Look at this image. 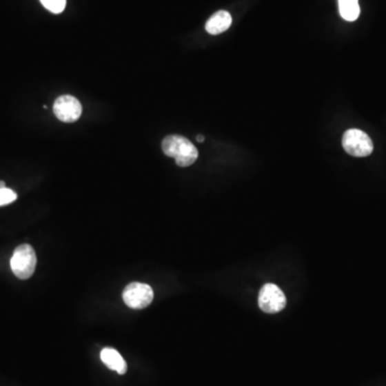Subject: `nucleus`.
<instances>
[{
    "label": "nucleus",
    "instance_id": "nucleus-1",
    "mask_svg": "<svg viewBox=\"0 0 386 386\" xmlns=\"http://www.w3.org/2000/svg\"><path fill=\"white\" fill-rule=\"evenodd\" d=\"M161 146L164 154L174 158L181 167H190L199 157L196 146L181 135H169L162 141Z\"/></svg>",
    "mask_w": 386,
    "mask_h": 386
},
{
    "label": "nucleus",
    "instance_id": "nucleus-6",
    "mask_svg": "<svg viewBox=\"0 0 386 386\" xmlns=\"http://www.w3.org/2000/svg\"><path fill=\"white\" fill-rule=\"evenodd\" d=\"M53 111L59 121L63 123H74L82 115V105L75 96L63 94L56 99Z\"/></svg>",
    "mask_w": 386,
    "mask_h": 386
},
{
    "label": "nucleus",
    "instance_id": "nucleus-3",
    "mask_svg": "<svg viewBox=\"0 0 386 386\" xmlns=\"http://www.w3.org/2000/svg\"><path fill=\"white\" fill-rule=\"evenodd\" d=\"M343 146L353 157H367L374 152V143L369 135L358 129L345 131L343 136Z\"/></svg>",
    "mask_w": 386,
    "mask_h": 386
},
{
    "label": "nucleus",
    "instance_id": "nucleus-10",
    "mask_svg": "<svg viewBox=\"0 0 386 386\" xmlns=\"http://www.w3.org/2000/svg\"><path fill=\"white\" fill-rule=\"evenodd\" d=\"M40 1L44 8L55 14L63 12L65 8V0H40Z\"/></svg>",
    "mask_w": 386,
    "mask_h": 386
},
{
    "label": "nucleus",
    "instance_id": "nucleus-4",
    "mask_svg": "<svg viewBox=\"0 0 386 386\" xmlns=\"http://www.w3.org/2000/svg\"><path fill=\"white\" fill-rule=\"evenodd\" d=\"M287 298L278 285L266 283L258 294V306L266 314H277L285 309Z\"/></svg>",
    "mask_w": 386,
    "mask_h": 386
},
{
    "label": "nucleus",
    "instance_id": "nucleus-2",
    "mask_svg": "<svg viewBox=\"0 0 386 386\" xmlns=\"http://www.w3.org/2000/svg\"><path fill=\"white\" fill-rule=\"evenodd\" d=\"M11 270L19 279L25 280L34 275L37 265L34 249L30 245H21L15 249L11 258Z\"/></svg>",
    "mask_w": 386,
    "mask_h": 386
},
{
    "label": "nucleus",
    "instance_id": "nucleus-7",
    "mask_svg": "<svg viewBox=\"0 0 386 386\" xmlns=\"http://www.w3.org/2000/svg\"><path fill=\"white\" fill-rule=\"evenodd\" d=\"M232 25V17L227 11H218L208 19L205 25L206 32L210 34H219L227 32Z\"/></svg>",
    "mask_w": 386,
    "mask_h": 386
},
{
    "label": "nucleus",
    "instance_id": "nucleus-8",
    "mask_svg": "<svg viewBox=\"0 0 386 386\" xmlns=\"http://www.w3.org/2000/svg\"><path fill=\"white\" fill-rule=\"evenodd\" d=\"M100 357H101V360L104 363V365L110 369L115 370L119 374H125L127 372V364H125L123 357L114 349L104 347L103 350L101 351Z\"/></svg>",
    "mask_w": 386,
    "mask_h": 386
},
{
    "label": "nucleus",
    "instance_id": "nucleus-5",
    "mask_svg": "<svg viewBox=\"0 0 386 386\" xmlns=\"http://www.w3.org/2000/svg\"><path fill=\"white\" fill-rule=\"evenodd\" d=\"M123 299L132 309H144L152 304L154 291L146 283H132L123 290Z\"/></svg>",
    "mask_w": 386,
    "mask_h": 386
},
{
    "label": "nucleus",
    "instance_id": "nucleus-12",
    "mask_svg": "<svg viewBox=\"0 0 386 386\" xmlns=\"http://www.w3.org/2000/svg\"><path fill=\"white\" fill-rule=\"evenodd\" d=\"M196 141L200 143L204 142V136H203V135H198V136H196Z\"/></svg>",
    "mask_w": 386,
    "mask_h": 386
},
{
    "label": "nucleus",
    "instance_id": "nucleus-13",
    "mask_svg": "<svg viewBox=\"0 0 386 386\" xmlns=\"http://www.w3.org/2000/svg\"><path fill=\"white\" fill-rule=\"evenodd\" d=\"M6 183L5 181H0V189L5 188Z\"/></svg>",
    "mask_w": 386,
    "mask_h": 386
},
{
    "label": "nucleus",
    "instance_id": "nucleus-9",
    "mask_svg": "<svg viewBox=\"0 0 386 386\" xmlns=\"http://www.w3.org/2000/svg\"><path fill=\"white\" fill-rule=\"evenodd\" d=\"M341 17L347 22H354L360 13L358 0H338Z\"/></svg>",
    "mask_w": 386,
    "mask_h": 386
},
{
    "label": "nucleus",
    "instance_id": "nucleus-11",
    "mask_svg": "<svg viewBox=\"0 0 386 386\" xmlns=\"http://www.w3.org/2000/svg\"><path fill=\"white\" fill-rule=\"evenodd\" d=\"M17 199V194L12 189L5 188L0 189V206L8 205L14 202Z\"/></svg>",
    "mask_w": 386,
    "mask_h": 386
}]
</instances>
